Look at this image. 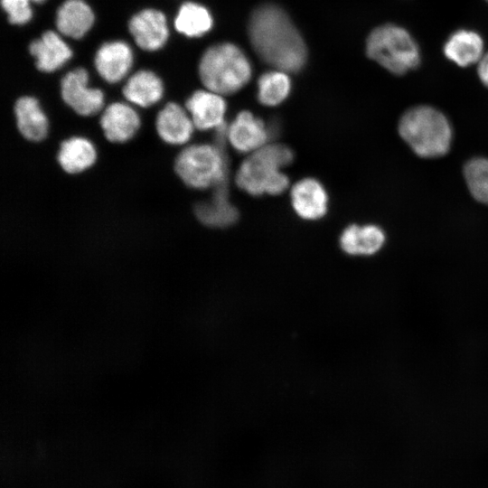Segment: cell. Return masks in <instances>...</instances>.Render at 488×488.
<instances>
[{
  "instance_id": "cell-1",
  "label": "cell",
  "mask_w": 488,
  "mask_h": 488,
  "mask_svg": "<svg viewBox=\"0 0 488 488\" xmlns=\"http://www.w3.org/2000/svg\"><path fill=\"white\" fill-rule=\"evenodd\" d=\"M249 36L258 55L277 70L287 73L304 67L307 57L305 42L281 8L264 5L255 9Z\"/></svg>"
},
{
  "instance_id": "cell-2",
  "label": "cell",
  "mask_w": 488,
  "mask_h": 488,
  "mask_svg": "<svg viewBox=\"0 0 488 488\" xmlns=\"http://www.w3.org/2000/svg\"><path fill=\"white\" fill-rule=\"evenodd\" d=\"M294 158L292 150L280 144H267L249 154L237 174L236 183L249 195H277L284 192L289 183L282 169Z\"/></svg>"
},
{
  "instance_id": "cell-3",
  "label": "cell",
  "mask_w": 488,
  "mask_h": 488,
  "mask_svg": "<svg viewBox=\"0 0 488 488\" xmlns=\"http://www.w3.org/2000/svg\"><path fill=\"white\" fill-rule=\"evenodd\" d=\"M399 132L410 148L425 158L444 155L452 140L447 118L428 106H418L406 111L399 120Z\"/></svg>"
},
{
  "instance_id": "cell-4",
  "label": "cell",
  "mask_w": 488,
  "mask_h": 488,
  "mask_svg": "<svg viewBox=\"0 0 488 488\" xmlns=\"http://www.w3.org/2000/svg\"><path fill=\"white\" fill-rule=\"evenodd\" d=\"M199 75L209 90L221 95L232 94L250 80V63L242 51L232 43L210 47L199 64Z\"/></svg>"
},
{
  "instance_id": "cell-5",
  "label": "cell",
  "mask_w": 488,
  "mask_h": 488,
  "mask_svg": "<svg viewBox=\"0 0 488 488\" xmlns=\"http://www.w3.org/2000/svg\"><path fill=\"white\" fill-rule=\"evenodd\" d=\"M174 170L187 186L194 189H214L228 182V160L218 143L185 147L175 159Z\"/></svg>"
},
{
  "instance_id": "cell-6",
  "label": "cell",
  "mask_w": 488,
  "mask_h": 488,
  "mask_svg": "<svg viewBox=\"0 0 488 488\" xmlns=\"http://www.w3.org/2000/svg\"><path fill=\"white\" fill-rule=\"evenodd\" d=\"M368 56L387 69L401 75L419 63L418 47L403 28L385 24L374 29L366 43Z\"/></svg>"
},
{
  "instance_id": "cell-7",
  "label": "cell",
  "mask_w": 488,
  "mask_h": 488,
  "mask_svg": "<svg viewBox=\"0 0 488 488\" xmlns=\"http://www.w3.org/2000/svg\"><path fill=\"white\" fill-rule=\"evenodd\" d=\"M88 71L82 68L68 72L61 81L63 101L80 116H91L101 110L104 94L89 87Z\"/></svg>"
},
{
  "instance_id": "cell-8",
  "label": "cell",
  "mask_w": 488,
  "mask_h": 488,
  "mask_svg": "<svg viewBox=\"0 0 488 488\" xmlns=\"http://www.w3.org/2000/svg\"><path fill=\"white\" fill-rule=\"evenodd\" d=\"M272 131L263 120L245 110L227 126L226 141L238 152L251 154L268 144Z\"/></svg>"
},
{
  "instance_id": "cell-9",
  "label": "cell",
  "mask_w": 488,
  "mask_h": 488,
  "mask_svg": "<svg viewBox=\"0 0 488 488\" xmlns=\"http://www.w3.org/2000/svg\"><path fill=\"white\" fill-rule=\"evenodd\" d=\"M185 107L194 127L200 130H217L225 125L227 106L221 94L197 90L187 99Z\"/></svg>"
},
{
  "instance_id": "cell-10",
  "label": "cell",
  "mask_w": 488,
  "mask_h": 488,
  "mask_svg": "<svg viewBox=\"0 0 488 488\" xmlns=\"http://www.w3.org/2000/svg\"><path fill=\"white\" fill-rule=\"evenodd\" d=\"M129 32L136 44L146 51L162 48L168 38L165 16L155 9H145L129 21Z\"/></svg>"
},
{
  "instance_id": "cell-11",
  "label": "cell",
  "mask_w": 488,
  "mask_h": 488,
  "mask_svg": "<svg viewBox=\"0 0 488 488\" xmlns=\"http://www.w3.org/2000/svg\"><path fill=\"white\" fill-rule=\"evenodd\" d=\"M296 213L304 220L314 221L324 217L328 209V195L316 179L304 178L294 184L290 193Z\"/></svg>"
},
{
  "instance_id": "cell-12",
  "label": "cell",
  "mask_w": 488,
  "mask_h": 488,
  "mask_svg": "<svg viewBox=\"0 0 488 488\" xmlns=\"http://www.w3.org/2000/svg\"><path fill=\"white\" fill-rule=\"evenodd\" d=\"M133 63V52L122 41H113L100 46L95 55V67L103 80L109 83L120 81Z\"/></svg>"
},
{
  "instance_id": "cell-13",
  "label": "cell",
  "mask_w": 488,
  "mask_h": 488,
  "mask_svg": "<svg viewBox=\"0 0 488 488\" xmlns=\"http://www.w3.org/2000/svg\"><path fill=\"white\" fill-rule=\"evenodd\" d=\"M100 126L108 141L124 143L136 135L140 126V118L130 106L115 102L103 111Z\"/></svg>"
},
{
  "instance_id": "cell-14",
  "label": "cell",
  "mask_w": 488,
  "mask_h": 488,
  "mask_svg": "<svg viewBox=\"0 0 488 488\" xmlns=\"http://www.w3.org/2000/svg\"><path fill=\"white\" fill-rule=\"evenodd\" d=\"M194 125L189 114L178 104L170 102L158 113L155 128L162 140L170 145L187 143Z\"/></svg>"
},
{
  "instance_id": "cell-15",
  "label": "cell",
  "mask_w": 488,
  "mask_h": 488,
  "mask_svg": "<svg viewBox=\"0 0 488 488\" xmlns=\"http://www.w3.org/2000/svg\"><path fill=\"white\" fill-rule=\"evenodd\" d=\"M194 211L202 224L212 228L230 226L239 218L237 208L229 200L227 183L214 188L211 197L197 203Z\"/></svg>"
},
{
  "instance_id": "cell-16",
  "label": "cell",
  "mask_w": 488,
  "mask_h": 488,
  "mask_svg": "<svg viewBox=\"0 0 488 488\" xmlns=\"http://www.w3.org/2000/svg\"><path fill=\"white\" fill-rule=\"evenodd\" d=\"M385 234L376 225L352 224L342 232L339 239L342 250L352 257H367L377 253L384 245Z\"/></svg>"
},
{
  "instance_id": "cell-17",
  "label": "cell",
  "mask_w": 488,
  "mask_h": 488,
  "mask_svg": "<svg viewBox=\"0 0 488 488\" xmlns=\"http://www.w3.org/2000/svg\"><path fill=\"white\" fill-rule=\"evenodd\" d=\"M31 54L36 60V67L44 72H52L62 67L72 55V52L61 37L47 31L31 42Z\"/></svg>"
},
{
  "instance_id": "cell-18",
  "label": "cell",
  "mask_w": 488,
  "mask_h": 488,
  "mask_svg": "<svg viewBox=\"0 0 488 488\" xmlns=\"http://www.w3.org/2000/svg\"><path fill=\"white\" fill-rule=\"evenodd\" d=\"M16 126L21 135L27 140L38 142L48 133V119L36 99L24 96L14 105Z\"/></svg>"
},
{
  "instance_id": "cell-19",
  "label": "cell",
  "mask_w": 488,
  "mask_h": 488,
  "mask_svg": "<svg viewBox=\"0 0 488 488\" xmlns=\"http://www.w3.org/2000/svg\"><path fill=\"white\" fill-rule=\"evenodd\" d=\"M94 14L83 0H66L58 9L56 26L66 36L80 39L91 28Z\"/></svg>"
},
{
  "instance_id": "cell-20",
  "label": "cell",
  "mask_w": 488,
  "mask_h": 488,
  "mask_svg": "<svg viewBox=\"0 0 488 488\" xmlns=\"http://www.w3.org/2000/svg\"><path fill=\"white\" fill-rule=\"evenodd\" d=\"M125 98L142 108L158 102L164 94V85L160 78L149 70H140L133 74L123 88Z\"/></svg>"
},
{
  "instance_id": "cell-21",
  "label": "cell",
  "mask_w": 488,
  "mask_h": 488,
  "mask_svg": "<svg viewBox=\"0 0 488 488\" xmlns=\"http://www.w3.org/2000/svg\"><path fill=\"white\" fill-rule=\"evenodd\" d=\"M96 150L87 138L73 136L60 146L58 162L68 174H78L90 167L96 160Z\"/></svg>"
},
{
  "instance_id": "cell-22",
  "label": "cell",
  "mask_w": 488,
  "mask_h": 488,
  "mask_svg": "<svg viewBox=\"0 0 488 488\" xmlns=\"http://www.w3.org/2000/svg\"><path fill=\"white\" fill-rule=\"evenodd\" d=\"M482 38L474 32L459 30L450 36L444 47L446 56L465 67L478 62L483 54Z\"/></svg>"
},
{
  "instance_id": "cell-23",
  "label": "cell",
  "mask_w": 488,
  "mask_h": 488,
  "mask_svg": "<svg viewBox=\"0 0 488 488\" xmlns=\"http://www.w3.org/2000/svg\"><path fill=\"white\" fill-rule=\"evenodd\" d=\"M174 23L176 30L184 35L199 37L211 30L212 18L204 6L186 2L180 6Z\"/></svg>"
},
{
  "instance_id": "cell-24",
  "label": "cell",
  "mask_w": 488,
  "mask_h": 488,
  "mask_svg": "<svg viewBox=\"0 0 488 488\" xmlns=\"http://www.w3.org/2000/svg\"><path fill=\"white\" fill-rule=\"evenodd\" d=\"M291 81L286 72L277 70L262 74L258 80V99L268 107L282 103L289 95Z\"/></svg>"
},
{
  "instance_id": "cell-25",
  "label": "cell",
  "mask_w": 488,
  "mask_h": 488,
  "mask_svg": "<svg viewBox=\"0 0 488 488\" xmlns=\"http://www.w3.org/2000/svg\"><path fill=\"white\" fill-rule=\"evenodd\" d=\"M464 176L473 197L488 204V159L475 157L470 159L464 167Z\"/></svg>"
},
{
  "instance_id": "cell-26",
  "label": "cell",
  "mask_w": 488,
  "mask_h": 488,
  "mask_svg": "<svg viewBox=\"0 0 488 488\" xmlns=\"http://www.w3.org/2000/svg\"><path fill=\"white\" fill-rule=\"evenodd\" d=\"M1 2L11 23L22 25L31 20L33 11L30 0H1Z\"/></svg>"
},
{
  "instance_id": "cell-27",
  "label": "cell",
  "mask_w": 488,
  "mask_h": 488,
  "mask_svg": "<svg viewBox=\"0 0 488 488\" xmlns=\"http://www.w3.org/2000/svg\"><path fill=\"white\" fill-rule=\"evenodd\" d=\"M478 75L481 81L488 87V52L483 54L478 61Z\"/></svg>"
},
{
  "instance_id": "cell-28",
  "label": "cell",
  "mask_w": 488,
  "mask_h": 488,
  "mask_svg": "<svg viewBox=\"0 0 488 488\" xmlns=\"http://www.w3.org/2000/svg\"><path fill=\"white\" fill-rule=\"evenodd\" d=\"M33 2H36V3H42V2H43V1H45V0H33Z\"/></svg>"
},
{
  "instance_id": "cell-29",
  "label": "cell",
  "mask_w": 488,
  "mask_h": 488,
  "mask_svg": "<svg viewBox=\"0 0 488 488\" xmlns=\"http://www.w3.org/2000/svg\"><path fill=\"white\" fill-rule=\"evenodd\" d=\"M488 1V0H487Z\"/></svg>"
}]
</instances>
